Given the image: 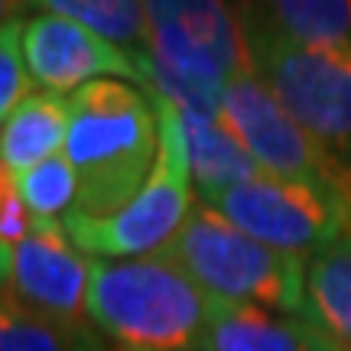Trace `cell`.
<instances>
[{
  "label": "cell",
  "mask_w": 351,
  "mask_h": 351,
  "mask_svg": "<svg viewBox=\"0 0 351 351\" xmlns=\"http://www.w3.org/2000/svg\"><path fill=\"white\" fill-rule=\"evenodd\" d=\"M160 156V114L150 91L98 78L69 98L65 160L75 173L72 212L111 218L137 199Z\"/></svg>",
  "instance_id": "cell-1"
},
{
  "label": "cell",
  "mask_w": 351,
  "mask_h": 351,
  "mask_svg": "<svg viewBox=\"0 0 351 351\" xmlns=\"http://www.w3.org/2000/svg\"><path fill=\"white\" fill-rule=\"evenodd\" d=\"M88 322L111 351H199L215 296L163 254L91 261Z\"/></svg>",
  "instance_id": "cell-2"
},
{
  "label": "cell",
  "mask_w": 351,
  "mask_h": 351,
  "mask_svg": "<svg viewBox=\"0 0 351 351\" xmlns=\"http://www.w3.org/2000/svg\"><path fill=\"white\" fill-rule=\"evenodd\" d=\"M150 39L137 52L147 91L176 111L218 117L221 91L254 69L244 16L225 3H147Z\"/></svg>",
  "instance_id": "cell-3"
},
{
  "label": "cell",
  "mask_w": 351,
  "mask_h": 351,
  "mask_svg": "<svg viewBox=\"0 0 351 351\" xmlns=\"http://www.w3.org/2000/svg\"><path fill=\"white\" fill-rule=\"evenodd\" d=\"M189 280L221 302H247L280 315H296L302 306L306 257L280 254L195 202L163 251Z\"/></svg>",
  "instance_id": "cell-4"
},
{
  "label": "cell",
  "mask_w": 351,
  "mask_h": 351,
  "mask_svg": "<svg viewBox=\"0 0 351 351\" xmlns=\"http://www.w3.org/2000/svg\"><path fill=\"white\" fill-rule=\"evenodd\" d=\"M150 98L160 114V156L147 186L140 189L137 199L127 208H121L111 218H82L75 212L62 218L65 238L85 257H95V261L150 257L169 244V238L182 228L186 215L195 205L179 111L156 91H150Z\"/></svg>",
  "instance_id": "cell-5"
},
{
  "label": "cell",
  "mask_w": 351,
  "mask_h": 351,
  "mask_svg": "<svg viewBox=\"0 0 351 351\" xmlns=\"http://www.w3.org/2000/svg\"><path fill=\"white\" fill-rule=\"evenodd\" d=\"M244 29L261 82L315 143L351 166V46H300L247 16Z\"/></svg>",
  "instance_id": "cell-6"
},
{
  "label": "cell",
  "mask_w": 351,
  "mask_h": 351,
  "mask_svg": "<svg viewBox=\"0 0 351 351\" xmlns=\"http://www.w3.org/2000/svg\"><path fill=\"white\" fill-rule=\"evenodd\" d=\"M202 202L263 247L306 261L351 225L348 199L335 186L309 179H276L263 173Z\"/></svg>",
  "instance_id": "cell-7"
},
{
  "label": "cell",
  "mask_w": 351,
  "mask_h": 351,
  "mask_svg": "<svg viewBox=\"0 0 351 351\" xmlns=\"http://www.w3.org/2000/svg\"><path fill=\"white\" fill-rule=\"evenodd\" d=\"M218 121L238 137V143L267 176L328 182L339 192L345 189L348 166L339 163L322 143H315L289 117L287 108L274 98V91L263 85L254 69L241 72L225 85Z\"/></svg>",
  "instance_id": "cell-8"
},
{
  "label": "cell",
  "mask_w": 351,
  "mask_h": 351,
  "mask_svg": "<svg viewBox=\"0 0 351 351\" xmlns=\"http://www.w3.org/2000/svg\"><path fill=\"white\" fill-rule=\"evenodd\" d=\"M91 257L65 238L62 221H36L33 234L10 251L3 296L69 328H91L85 309Z\"/></svg>",
  "instance_id": "cell-9"
},
{
  "label": "cell",
  "mask_w": 351,
  "mask_h": 351,
  "mask_svg": "<svg viewBox=\"0 0 351 351\" xmlns=\"http://www.w3.org/2000/svg\"><path fill=\"white\" fill-rule=\"evenodd\" d=\"M23 59L29 78L49 95L78 91L98 78L143 82L137 56L95 36L59 13H36L23 26Z\"/></svg>",
  "instance_id": "cell-10"
},
{
  "label": "cell",
  "mask_w": 351,
  "mask_h": 351,
  "mask_svg": "<svg viewBox=\"0 0 351 351\" xmlns=\"http://www.w3.org/2000/svg\"><path fill=\"white\" fill-rule=\"evenodd\" d=\"M300 319L326 341L351 351V225L306 263Z\"/></svg>",
  "instance_id": "cell-11"
},
{
  "label": "cell",
  "mask_w": 351,
  "mask_h": 351,
  "mask_svg": "<svg viewBox=\"0 0 351 351\" xmlns=\"http://www.w3.org/2000/svg\"><path fill=\"white\" fill-rule=\"evenodd\" d=\"M319 332L302 319L247 302L215 300L199 351H313Z\"/></svg>",
  "instance_id": "cell-12"
},
{
  "label": "cell",
  "mask_w": 351,
  "mask_h": 351,
  "mask_svg": "<svg viewBox=\"0 0 351 351\" xmlns=\"http://www.w3.org/2000/svg\"><path fill=\"white\" fill-rule=\"evenodd\" d=\"M179 124H182V140H186L189 176L202 199L263 176L254 156L241 147L238 137L218 117L179 111Z\"/></svg>",
  "instance_id": "cell-13"
},
{
  "label": "cell",
  "mask_w": 351,
  "mask_h": 351,
  "mask_svg": "<svg viewBox=\"0 0 351 351\" xmlns=\"http://www.w3.org/2000/svg\"><path fill=\"white\" fill-rule=\"evenodd\" d=\"M69 137V98L39 91L16 108L0 127V166L23 176L46 163Z\"/></svg>",
  "instance_id": "cell-14"
},
{
  "label": "cell",
  "mask_w": 351,
  "mask_h": 351,
  "mask_svg": "<svg viewBox=\"0 0 351 351\" xmlns=\"http://www.w3.org/2000/svg\"><path fill=\"white\" fill-rule=\"evenodd\" d=\"M244 16L300 46H351V0H276Z\"/></svg>",
  "instance_id": "cell-15"
},
{
  "label": "cell",
  "mask_w": 351,
  "mask_h": 351,
  "mask_svg": "<svg viewBox=\"0 0 351 351\" xmlns=\"http://www.w3.org/2000/svg\"><path fill=\"white\" fill-rule=\"evenodd\" d=\"M0 351H111L95 328H69L0 296Z\"/></svg>",
  "instance_id": "cell-16"
},
{
  "label": "cell",
  "mask_w": 351,
  "mask_h": 351,
  "mask_svg": "<svg viewBox=\"0 0 351 351\" xmlns=\"http://www.w3.org/2000/svg\"><path fill=\"white\" fill-rule=\"evenodd\" d=\"M36 10L69 16L111 46L137 43L147 49V39H150L147 3H134V0H46V3H36Z\"/></svg>",
  "instance_id": "cell-17"
},
{
  "label": "cell",
  "mask_w": 351,
  "mask_h": 351,
  "mask_svg": "<svg viewBox=\"0 0 351 351\" xmlns=\"http://www.w3.org/2000/svg\"><path fill=\"white\" fill-rule=\"evenodd\" d=\"M16 189H20V199L36 221H56L59 215L65 218L78 195L75 173L65 160V153H56L46 163L33 166L29 173L16 176Z\"/></svg>",
  "instance_id": "cell-18"
},
{
  "label": "cell",
  "mask_w": 351,
  "mask_h": 351,
  "mask_svg": "<svg viewBox=\"0 0 351 351\" xmlns=\"http://www.w3.org/2000/svg\"><path fill=\"white\" fill-rule=\"evenodd\" d=\"M23 16L0 23V124L10 117L29 95V69L23 59Z\"/></svg>",
  "instance_id": "cell-19"
},
{
  "label": "cell",
  "mask_w": 351,
  "mask_h": 351,
  "mask_svg": "<svg viewBox=\"0 0 351 351\" xmlns=\"http://www.w3.org/2000/svg\"><path fill=\"white\" fill-rule=\"evenodd\" d=\"M33 228H36V218L29 215V208L20 199L16 176H10L0 166V241L13 251L20 241L33 234Z\"/></svg>",
  "instance_id": "cell-20"
},
{
  "label": "cell",
  "mask_w": 351,
  "mask_h": 351,
  "mask_svg": "<svg viewBox=\"0 0 351 351\" xmlns=\"http://www.w3.org/2000/svg\"><path fill=\"white\" fill-rule=\"evenodd\" d=\"M7 280H10V247L0 241V289L7 287Z\"/></svg>",
  "instance_id": "cell-21"
},
{
  "label": "cell",
  "mask_w": 351,
  "mask_h": 351,
  "mask_svg": "<svg viewBox=\"0 0 351 351\" xmlns=\"http://www.w3.org/2000/svg\"><path fill=\"white\" fill-rule=\"evenodd\" d=\"M13 10H26V7L23 3H7V0H0V23H3V16L13 13ZM7 20H10V16H7Z\"/></svg>",
  "instance_id": "cell-22"
},
{
  "label": "cell",
  "mask_w": 351,
  "mask_h": 351,
  "mask_svg": "<svg viewBox=\"0 0 351 351\" xmlns=\"http://www.w3.org/2000/svg\"><path fill=\"white\" fill-rule=\"evenodd\" d=\"M313 351H341V348H339V345H332V341H326L322 335H319V341L313 345Z\"/></svg>",
  "instance_id": "cell-23"
},
{
  "label": "cell",
  "mask_w": 351,
  "mask_h": 351,
  "mask_svg": "<svg viewBox=\"0 0 351 351\" xmlns=\"http://www.w3.org/2000/svg\"><path fill=\"white\" fill-rule=\"evenodd\" d=\"M341 192H345V199H348V205H351V166H348V179H345V189H341Z\"/></svg>",
  "instance_id": "cell-24"
}]
</instances>
